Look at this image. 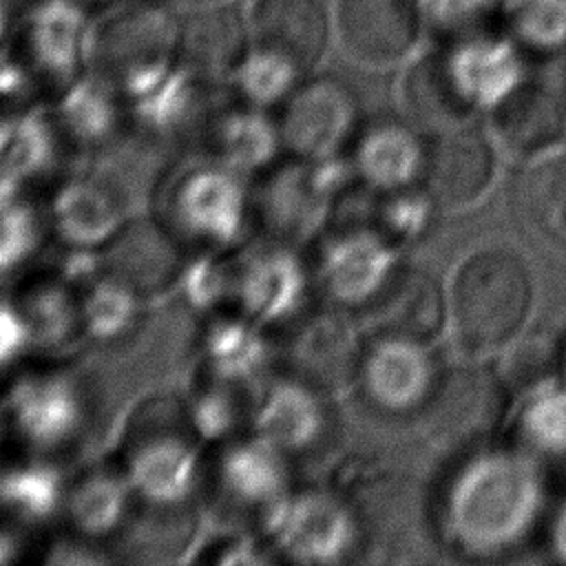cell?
Wrapping results in <instances>:
<instances>
[{
	"mask_svg": "<svg viewBox=\"0 0 566 566\" xmlns=\"http://www.w3.org/2000/svg\"><path fill=\"white\" fill-rule=\"evenodd\" d=\"M548 486L511 444L467 451L433 504V531L458 557L502 559L535 533Z\"/></svg>",
	"mask_w": 566,
	"mask_h": 566,
	"instance_id": "6da1fadb",
	"label": "cell"
},
{
	"mask_svg": "<svg viewBox=\"0 0 566 566\" xmlns=\"http://www.w3.org/2000/svg\"><path fill=\"white\" fill-rule=\"evenodd\" d=\"M453 347L469 358L497 356L531 321L535 281L524 256L509 245H480L464 254L447 283Z\"/></svg>",
	"mask_w": 566,
	"mask_h": 566,
	"instance_id": "7a4b0ae2",
	"label": "cell"
},
{
	"mask_svg": "<svg viewBox=\"0 0 566 566\" xmlns=\"http://www.w3.org/2000/svg\"><path fill=\"white\" fill-rule=\"evenodd\" d=\"M201 444L184 400L153 396L130 413L117 460L139 502L172 511L195 495L206 475Z\"/></svg>",
	"mask_w": 566,
	"mask_h": 566,
	"instance_id": "3957f363",
	"label": "cell"
},
{
	"mask_svg": "<svg viewBox=\"0 0 566 566\" xmlns=\"http://www.w3.org/2000/svg\"><path fill=\"white\" fill-rule=\"evenodd\" d=\"M245 179L212 155L172 166L157 179L155 219L181 245L228 252L252 217Z\"/></svg>",
	"mask_w": 566,
	"mask_h": 566,
	"instance_id": "277c9868",
	"label": "cell"
},
{
	"mask_svg": "<svg viewBox=\"0 0 566 566\" xmlns=\"http://www.w3.org/2000/svg\"><path fill=\"white\" fill-rule=\"evenodd\" d=\"M261 533L279 557L314 566L347 562L365 539L358 513L332 486H292L261 513Z\"/></svg>",
	"mask_w": 566,
	"mask_h": 566,
	"instance_id": "5b68a950",
	"label": "cell"
},
{
	"mask_svg": "<svg viewBox=\"0 0 566 566\" xmlns=\"http://www.w3.org/2000/svg\"><path fill=\"white\" fill-rule=\"evenodd\" d=\"M469 358L440 371L418 418L424 438L444 451L467 453L491 444L509 418L513 394L495 367Z\"/></svg>",
	"mask_w": 566,
	"mask_h": 566,
	"instance_id": "8992f818",
	"label": "cell"
},
{
	"mask_svg": "<svg viewBox=\"0 0 566 566\" xmlns=\"http://www.w3.org/2000/svg\"><path fill=\"white\" fill-rule=\"evenodd\" d=\"M88 387L64 363L20 369L0 396V413L29 451L55 453L71 447L88 422Z\"/></svg>",
	"mask_w": 566,
	"mask_h": 566,
	"instance_id": "52a82bcc",
	"label": "cell"
},
{
	"mask_svg": "<svg viewBox=\"0 0 566 566\" xmlns=\"http://www.w3.org/2000/svg\"><path fill=\"white\" fill-rule=\"evenodd\" d=\"M400 248L367 219H343L316 237L312 279L332 305H374L400 268Z\"/></svg>",
	"mask_w": 566,
	"mask_h": 566,
	"instance_id": "ba28073f",
	"label": "cell"
},
{
	"mask_svg": "<svg viewBox=\"0 0 566 566\" xmlns=\"http://www.w3.org/2000/svg\"><path fill=\"white\" fill-rule=\"evenodd\" d=\"M310 283L312 268L287 241L263 237L230 254V305L265 327L294 318Z\"/></svg>",
	"mask_w": 566,
	"mask_h": 566,
	"instance_id": "9c48e42d",
	"label": "cell"
},
{
	"mask_svg": "<svg viewBox=\"0 0 566 566\" xmlns=\"http://www.w3.org/2000/svg\"><path fill=\"white\" fill-rule=\"evenodd\" d=\"M179 29L155 7L135 4L111 13L93 42L97 73L122 95H130L161 77L177 57Z\"/></svg>",
	"mask_w": 566,
	"mask_h": 566,
	"instance_id": "30bf717a",
	"label": "cell"
},
{
	"mask_svg": "<svg viewBox=\"0 0 566 566\" xmlns=\"http://www.w3.org/2000/svg\"><path fill=\"white\" fill-rule=\"evenodd\" d=\"M336 197L323 186L310 159H279L259 175L252 190V217L265 237L301 245L314 241L332 221Z\"/></svg>",
	"mask_w": 566,
	"mask_h": 566,
	"instance_id": "8fae6325",
	"label": "cell"
},
{
	"mask_svg": "<svg viewBox=\"0 0 566 566\" xmlns=\"http://www.w3.org/2000/svg\"><path fill=\"white\" fill-rule=\"evenodd\" d=\"M438 376L440 369L427 343L376 332L363 347L356 387L376 411L418 416Z\"/></svg>",
	"mask_w": 566,
	"mask_h": 566,
	"instance_id": "7c38bea8",
	"label": "cell"
},
{
	"mask_svg": "<svg viewBox=\"0 0 566 566\" xmlns=\"http://www.w3.org/2000/svg\"><path fill=\"white\" fill-rule=\"evenodd\" d=\"M279 128L283 148L292 157L325 159L343 155L358 133L356 97L340 80H305L283 102Z\"/></svg>",
	"mask_w": 566,
	"mask_h": 566,
	"instance_id": "4fadbf2b",
	"label": "cell"
},
{
	"mask_svg": "<svg viewBox=\"0 0 566 566\" xmlns=\"http://www.w3.org/2000/svg\"><path fill=\"white\" fill-rule=\"evenodd\" d=\"M250 429L290 455L305 453L329 429V394L296 369L265 374L252 394Z\"/></svg>",
	"mask_w": 566,
	"mask_h": 566,
	"instance_id": "5bb4252c",
	"label": "cell"
},
{
	"mask_svg": "<svg viewBox=\"0 0 566 566\" xmlns=\"http://www.w3.org/2000/svg\"><path fill=\"white\" fill-rule=\"evenodd\" d=\"M497 153L489 130H480L471 122L438 130L427 144L422 186L440 210L464 212L493 188Z\"/></svg>",
	"mask_w": 566,
	"mask_h": 566,
	"instance_id": "9a60e30c",
	"label": "cell"
},
{
	"mask_svg": "<svg viewBox=\"0 0 566 566\" xmlns=\"http://www.w3.org/2000/svg\"><path fill=\"white\" fill-rule=\"evenodd\" d=\"M420 27V0H338L336 7L340 49L367 69H389L407 60Z\"/></svg>",
	"mask_w": 566,
	"mask_h": 566,
	"instance_id": "2e32d148",
	"label": "cell"
},
{
	"mask_svg": "<svg viewBox=\"0 0 566 566\" xmlns=\"http://www.w3.org/2000/svg\"><path fill=\"white\" fill-rule=\"evenodd\" d=\"M210 478L223 502L263 513L292 489L290 453L248 429L217 442Z\"/></svg>",
	"mask_w": 566,
	"mask_h": 566,
	"instance_id": "e0dca14e",
	"label": "cell"
},
{
	"mask_svg": "<svg viewBox=\"0 0 566 566\" xmlns=\"http://www.w3.org/2000/svg\"><path fill=\"white\" fill-rule=\"evenodd\" d=\"M438 55L451 88L473 115L489 113L526 80L524 55L504 33H464Z\"/></svg>",
	"mask_w": 566,
	"mask_h": 566,
	"instance_id": "ac0fdd59",
	"label": "cell"
},
{
	"mask_svg": "<svg viewBox=\"0 0 566 566\" xmlns=\"http://www.w3.org/2000/svg\"><path fill=\"white\" fill-rule=\"evenodd\" d=\"M130 217L117 184L88 172L60 181L46 206L51 234L73 250H104Z\"/></svg>",
	"mask_w": 566,
	"mask_h": 566,
	"instance_id": "d6986e66",
	"label": "cell"
},
{
	"mask_svg": "<svg viewBox=\"0 0 566 566\" xmlns=\"http://www.w3.org/2000/svg\"><path fill=\"white\" fill-rule=\"evenodd\" d=\"M486 130L500 153L533 161L566 144V104L546 84L524 80L486 113Z\"/></svg>",
	"mask_w": 566,
	"mask_h": 566,
	"instance_id": "ffe728a7",
	"label": "cell"
},
{
	"mask_svg": "<svg viewBox=\"0 0 566 566\" xmlns=\"http://www.w3.org/2000/svg\"><path fill=\"white\" fill-rule=\"evenodd\" d=\"M539 473L548 491L566 493V385L555 380L520 398L511 442Z\"/></svg>",
	"mask_w": 566,
	"mask_h": 566,
	"instance_id": "44dd1931",
	"label": "cell"
},
{
	"mask_svg": "<svg viewBox=\"0 0 566 566\" xmlns=\"http://www.w3.org/2000/svg\"><path fill=\"white\" fill-rule=\"evenodd\" d=\"M349 159L358 184L374 192H391L422 184L427 142L409 124L380 119L358 128Z\"/></svg>",
	"mask_w": 566,
	"mask_h": 566,
	"instance_id": "7402d4cb",
	"label": "cell"
},
{
	"mask_svg": "<svg viewBox=\"0 0 566 566\" xmlns=\"http://www.w3.org/2000/svg\"><path fill=\"white\" fill-rule=\"evenodd\" d=\"M365 343H360L356 325L347 318L345 307H327L312 312L294 343L296 371L312 378L329 396L356 385L358 363Z\"/></svg>",
	"mask_w": 566,
	"mask_h": 566,
	"instance_id": "603a6c76",
	"label": "cell"
},
{
	"mask_svg": "<svg viewBox=\"0 0 566 566\" xmlns=\"http://www.w3.org/2000/svg\"><path fill=\"white\" fill-rule=\"evenodd\" d=\"M250 31L252 49L305 73L325 51L327 15L318 0H259Z\"/></svg>",
	"mask_w": 566,
	"mask_h": 566,
	"instance_id": "cb8c5ba5",
	"label": "cell"
},
{
	"mask_svg": "<svg viewBox=\"0 0 566 566\" xmlns=\"http://www.w3.org/2000/svg\"><path fill=\"white\" fill-rule=\"evenodd\" d=\"M139 502L119 460H99L69 478L64 515L86 539H104L124 528Z\"/></svg>",
	"mask_w": 566,
	"mask_h": 566,
	"instance_id": "d4e9b609",
	"label": "cell"
},
{
	"mask_svg": "<svg viewBox=\"0 0 566 566\" xmlns=\"http://www.w3.org/2000/svg\"><path fill=\"white\" fill-rule=\"evenodd\" d=\"M374 305H378L376 332L380 334L431 345L449 325L447 285L429 270L416 265H400L394 281Z\"/></svg>",
	"mask_w": 566,
	"mask_h": 566,
	"instance_id": "484cf974",
	"label": "cell"
},
{
	"mask_svg": "<svg viewBox=\"0 0 566 566\" xmlns=\"http://www.w3.org/2000/svg\"><path fill=\"white\" fill-rule=\"evenodd\" d=\"M179 245L157 219L130 217L102 254L104 263L130 281L148 301L155 294L175 290L184 263Z\"/></svg>",
	"mask_w": 566,
	"mask_h": 566,
	"instance_id": "4316f807",
	"label": "cell"
},
{
	"mask_svg": "<svg viewBox=\"0 0 566 566\" xmlns=\"http://www.w3.org/2000/svg\"><path fill=\"white\" fill-rule=\"evenodd\" d=\"M272 347L265 325L245 316L237 307L232 312H212L199 332L201 369L250 387L268 374Z\"/></svg>",
	"mask_w": 566,
	"mask_h": 566,
	"instance_id": "83f0119b",
	"label": "cell"
},
{
	"mask_svg": "<svg viewBox=\"0 0 566 566\" xmlns=\"http://www.w3.org/2000/svg\"><path fill=\"white\" fill-rule=\"evenodd\" d=\"M206 144L208 155L245 177L265 172L285 150L279 124L248 102L217 111L206 126Z\"/></svg>",
	"mask_w": 566,
	"mask_h": 566,
	"instance_id": "f1b7e54d",
	"label": "cell"
},
{
	"mask_svg": "<svg viewBox=\"0 0 566 566\" xmlns=\"http://www.w3.org/2000/svg\"><path fill=\"white\" fill-rule=\"evenodd\" d=\"M515 208L539 245L566 256V144L526 161L515 188Z\"/></svg>",
	"mask_w": 566,
	"mask_h": 566,
	"instance_id": "f546056e",
	"label": "cell"
},
{
	"mask_svg": "<svg viewBox=\"0 0 566 566\" xmlns=\"http://www.w3.org/2000/svg\"><path fill=\"white\" fill-rule=\"evenodd\" d=\"M243 20L228 7L197 9L177 35V62L201 82L230 77L248 51Z\"/></svg>",
	"mask_w": 566,
	"mask_h": 566,
	"instance_id": "4dcf8cb0",
	"label": "cell"
},
{
	"mask_svg": "<svg viewBox=\"0 0 566 566\" xmlns=\"http://www.w3.org/2000/svg\"><path fill=\"white\" fill-rule=\"evenodd\" d=\"M11 301L29 329L31 347L62 349L84 336L77 290L55 270L18 283Z\"/></svg>",
	"mask_w": 566,
	"mask_h": 566,
	"instance_id": "1f68e13d",
	"label": "cell"
},
{
	"mask_svg": "<svg viewBox=\"0 0 566 566\" xmlns=\"http://www.w3.org/2000/svg\"><path fill=\"white\" fill-rule=\"evenodd\" d=\"M69 478L46 453L0 462V517L18 526H40L64 511Z\"/></svg>",
	"mask_w": 566,
	"mask_h": 566,
	"instance_id": "d6a6232c",
	"label": "cell"
},
{
	"mask_svg": "<svg viewBox=\"0 0 566 566\" xmlns=\"http://www.w3.org/2000/svg\"><path fill=\"white\" fill-rule=\"evenodd\" d=\"M51 113L62 137L84 148H104L115 142L128 117L122 91L99 73L71 80Z\"/></svg>",
	"mask_w": 566,
	"mask_h": 566,
	"instance_id": "836d02e7",
	"label": "cell"
},
{
	"mask_svg": "<svg viewBox=\"0 0 566 566\" xmlns=\"http://www.w3.org/2000/svg\"><path fill=\"white\" fill-rule=\"evenodd\" d=\"M64 142L53 113L31 106L0 104V177L29 184L57 161Z\"/></svg>",
	"mask_w": 566,
	"mask_h": 566,
	"instance_id": "e575fe53",
	"label": "cell"
},
{
	"mask_svg": "<svg viewBox=\"0 0 566 566\" xmlns=\"http://www.w3.org/2000/svg\"><path fill=\"white\" fill-rule=\"evenodd\" d=\"M203 84L177 62L161 77L124 97L128 119L150 137H175L195 122Z\"/></svg>",
	"mask_w": 566,
	"mask_h": 566,
	"instance_id": "d590c367",
	"label": "cell"
},
{
	"mask_svg": "<svg viewBox=\"0 0 566 566\" xmlns=\"http://www.w3.org/2000/svg\"><path fill=\"white\" fill-rule=\"evenodd\" d=\"M82 332L93 343H117L135 332L146 296L122 274L104 268L77 287Z\"/></svg>",
	"mask_w": 566,
	"mask_h": 566,
	"instance_id": "8d00e7d4",
	"label": "cell"
},
{
	"mask_svg": "<svg viewBox=\"0 0 566 566\" xmlns=\"http://www.w3.org/2000/svg\"><path fill=\"white\" fill-rule=\"evenodd\" d=\"M400 102L413 124L431 128L433 133L462 126L473 119V113L451 88L438 51L424 53L407 66L400 80Z\"/></svg>",
	"mask_w": 566,
	"mask_h": 566,
	"instance_id": "74e56055",
	"label": "cell"
},
{
	"mask_svg": "<svg viewBox=\"0 0 566 566\" xmlns=\"http://www.w3.org/2000/svg\"><path fill=\"white\" fill-rule=\"evenodd\" d=\"M245 385L223 380L206 369L192 378L190 391L184 398V409L190 427L203 442H221L250 429L252 396H245Z\"/></svg>",
	"mask_w": 566,
	"mask_h": 566,
	"instance_id": "f35d334b",
	"label": "cell"
},
{
	"mask_svg": "<svg viewBox=\"0 0 566 566\" xmlns=\"http://www.w3.org/2000/svg\"><path fill=\"white\" fill-rule=\"evenodd\" d=\"M46 230V210L38 208L27 184L0 177V276L27 265Z\"/></svg>",
	"mask_w": 566,
	"mask_h": 566,
	"instance_id": "ab89813d",
	"label": "cell"
},
{
	"mask_svg": "<svg viewBox=\"0 0 566 566\" xmlns=\"http://www.w3.org/2000/svg\"><path fill=\"white\" fill-rule=\"evenodd\" d=\"M502 33L524 57L551 60L566 53V0H511Z\"/></svg>",
	"mask_w": 566,
	"mask_h": 566,
	"instance_id": "60d3db41",
	"label": "cell"
},
{
	"mask_svg": "<svg viewBox=\"0 0 566 566\" xmlns=\"http://www.w3.org/2000/svg\"><path fill=\"white\" fill-rule=\"evenodd\" d=\"M495 365L502 382L520 400L522 396L559 380L562 343L542 329H524L500 354Z\"/></svg>",
	"mask_w": 566,
	"mask_h": 566,
	"instance_id": "b9f144b4",
	"label": "cell"
},
{
	"mask_svg": "<svg viewBox=\"0 0 566 566\" xmlns=\"http://www.w3.org/2000/svg\"><path fill=\"white\" fill-rule=\"evenodd\" d=\"M436 210H440L438 203L427 188L418 184L391 192H374L367 203V221L391 243L402 248L427 234Z\"/></svg>",
	"mask_w": 566,
	"mask_h": 566,
	"instance_id": "7bdbcfd3",
	"label": "cell"
},
{
	"mask_svg": "<svg viewBox=\"0 0 566 566\" xmlns=\"http://www.w3.org/2000/svg\"><path fill=\"white\" fill-rule=\"evenodd\" d=\"M301 75L303 73L292 64L250 46L230 77L241 102L270 108L274 104H283L292 95L301 84Z\"/></svg>",
	"mask_w": 566,
	"mask_h": 566,
	"instance_id": "ee69618b",
	"label": "cell"
},
{
	"mask_svg": "<svg viewBox=\"0 0 566 566\" xmlns=\"http://www.w3.org/2000/svg\"><path fill=\"white\" fill-rule=\"evenodd\" d=\"M175 292L197 312H217L223 303H230V254L192 250L179 268Z\"/></svg>",
	"mask_w": 566,
	"mask_h": 566,
	"instance_id": "f6af8a7d",
	"label": "cell"
},
{
	"mask_svg": "<svg viewBox=\"0 0 566 566\" xmlns=\"http://www.w3.org/2000/svg\"><path fill=\"white\" fill-rule=\"evenodd\" d=\"M270 546H261L254 537L237 531H223L208 537L195 553V562L214 566H237V564H263L268 562Z\"/></svg>",
	"mask_w": 566,
	"mask_h": 566,
	"instance_id": "bcb514c9",
	"label": "cell"
},
{
	"mask_svg": "<svg viewBox=\"0 0 566 566\" xmlns=\"http://www.w3.org/2000/svg\"><path fill=\"white\" fill-rule=\"evenodd\" d=\"M31 349L29 329L11 296H0V371L13 367Z\"/></svg>",
	"mask_w": 566,
	"mask_h": 566,
	"instance_id": "7dc6e473",
	"label": "cell"
},
{
	"mask_svg": "<svg viewBox=\"0 0 566 566\" xmlns=\"http://www.w3.org/2000/svg\"><path fill=\"white\" fill-rule=\"evenodd\" d=\"M106 557L99 553H93L86 537L77 535V537H69V539H60L53 542L44 555L46 564H95V562H104Z\"/></svg>",
	"mask_w": 566,
	"mask_h": 566,
	"instance_id": "c3c4849f",
	"label": "cell"
},
{
	"mask_svg": "<svg viewBox=\"0 0 566 566\" xmlns=\"http://www.w3.org/2000/svg\"><path fill=\"white\" fill-rule=\"evenodd\" d=\"M18 524L4 520L0 522V566L15 564L24 553V542L18 533Z\"/></svg>",
	"mask_w": 566,
	"mask_h": 566,
	"instance_id": "681fc988",
	"label": "cell"
},
{
	"mask_svg": "<svg viewBox=\"0 0 566 566\" xmlns=\"http://www.w3.org/2000/svg\"><path fill=\"white\" fill-rule=\"evenodd\" d=\"M551 544H553V551L557 553V557L566 562V502H564V506L559 509V513L553 520Z\"/></svg>",
	"mask_w": 566,
	"mask_h": 566,
	"instance_id": "f907efd6",
	"label": "cell"
},
{
	"mask_svg": "<svg viewBox=\"0 0 566 566\" xmlns=\"http://www.w3.org/2000/svg\"><path fill=\"white\" fill-rule=\"evenodd\" d=\"M175 2H179V4H184V7L203 9V7H212V4H217L219 0H175Z\"/></svg>",
	"mask_w": 566,
	"mask_h": 566,
	"instance_id": "816d5d0a",
	"label": "cell"
},
{
	"mask_svg": "<svg viewBox=\"0 0 566 566\" xmlns=\"http://www.w3.org/2000/svg\"><path fill=\"white\" fill-rule=\"evenodd\" d=\"M559 378L566 385V338L562 343V365H559Z\"/></svg>",
	"mask_w": 566,
	"mask_h": 566,
	"instance_id": "f5cc1de1",
	"label": "cell"
},
{
	"mask_svg": "<svg viewBox=\"0 0 566 566\" xmlns=\"http://www.w3.org/2000/svg\"><path fill=\"white\" fill-rule=\"evenodd\" d=\"M7 431V427H4V420H2V413H0V440H2V433ZM2 444V442H0Z\"/></svg>",
	"mask_w": 566,
	"mask_h": 566,
	"instance_id": "db71d44e",
	"label": "cell"
}]
</instances>
